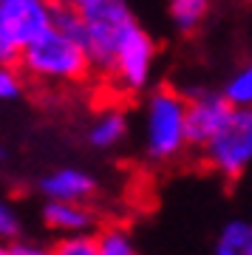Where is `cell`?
Wrapping results in <instances>:
<instances>
[{"instance_id": "ba28073f", "label": "cell", "mask_w": 252, "mask_h": 255, "mask_svg": "<svg viewBox=\"0 0 252 255\" xmlns=\"http://www.w3.org/2000/svg\"><path fill=\"white\" fill-rule=\"evenodd\" d=\"M45 199H57V201H88L97 190V179L88 170L80 167H60L54 173H48L40 182Z\"/></svg>"}, {"instance_id": "2e32d148", "label": "cell", "mask_w": 252, "mask_h": 255, "mask_svg": "<svg viewBox=\"0 0 252 255\" xmlns=\"http://www.w3.org/2000/svg\"><path fill=\"white\" fill-rule=\"evenodd\" d=\"M23 94V71L14 63H0V102H11Z\"/></svg>"}, {"instance_id": "6da1fadb", "label": "cell", "mask_w": 252, "mask_h": 255, "mask_svg": "<svg viewBox=\"0 0 252 255\" xmlns=\"http://www.w3.org/2000/svg\"><path fill=\"white\" fill-rule=\"evenodd\" d=\"M17 63L26 77L37 82H48V85L82 82L94 71L82 40L57 26L51 31H45L40 40H34L31 46L23 48Z\"/></svg>"}, {"instance_id": "5b68a950", "label": "cell", "mask_w": 252, "mask_h": 255, "mask_svg": "<svg viewBox=\"0 0 252 255\" xmlns=\"http://www.w3.org/2000/svg\"><path fill=\"white\" fill-rule=\"evenodd\" d=\"M156 63V43L139 23L125 34V40L119 43V51L111 65V80L117 82L125 94H136L147 88L150 74H153Z\"/></svg>"}, {"instance_id": "5bb4252c", "label": "cell", "mask_w": 252, "mask_h": 255, "mask_svg": "<svg viewBox=\"0 0 252 255\" xmlns=\"http://www.w3.org/2000/svg\"><path fill=\"white\" fill-rule=\"evenodd\" d=\"M97 255H139L125 227H105L97 236Z\"/></svg>"}, {"instance_id": "4fadbf2b", "label": "cell", "mask_w": 252, "mask_h": 255, "mask_svg": "<svg viewBox=\"0 0 252 255\" xmlns=\"http://www.w3.org/2000/svg\"><path fill=\"white\" fill-rule=\"evenodd\" d=\"M224 97L233 102V108H252V60L227 80Z\"/></svg>"}, {"instance_id": "3957f363", "label": "cell", "mask_w": 252, "mask_h": 255, "mask_svg": "<svg viewBox=\"0 0 252 255\" xmlns=\"http://www.w3.org/2000/svg\"><path fill=\"white\" fill-rule=\"evenodd\" d=\"M144 153L150 162H170L187 145V100L159 88L144 102Z\"/></svg>"}, {"instance_id": "e0dca14e", "label": "cell", "mask_w": 252, "mask_h": 255, "mask_svg": "<svg viewBox=\"0 0 252 255\" xmlns=\"http://www.w3.org/2000/svg\"><path fill=\"white\" fill-rule=\"evenodd\" d=\"M20 233V219L6 199H0V241H11Z\"/></svg>"}, {"instance_id": "52a82bcc", "label": "cell", "mask_w": 252, "mask_h": 255, "mask_svg": "<svg viewBox=\"0 0 252 255\" xmlns=\"http://www.w3.org/2000/svg\"><path fill=\"white\" fill-rule=\"evenodd\" d=\"M233 114V102L221 94L201 91L187 102V145L204 147Z\"/></svg>"}, {"instance_id": "277c9868", "label": "cell", "mask_w": 252, "mask_h": 255, "mask_svg": "<svg viewBox=\"0 0 252 255\" xmlns=\"http://www.w3.org/2000/svg\"><path fill=\"white\" fill-rule=\"evenodd\" d=\"M204 162L224 179H238L252 167V108H233L221 130L210 139Z\"/></svg>"}, {"instance_id": "ac0fdd59", "label": "cell", "mask_w": 252, "mask_h": 255, "mask_svg": "<svg viewBox=\"0 0 252 255\" xmlns=\"http://www.w3.org/2000/svg\"><path fill=\"white\" fill-rule=\"evenodd\" d=\"M17 57H20V48L9 40L6 28L0 23V63H17Z\"/></svg>"}, {"instance_id": "7c38bea8", "label": "cell", "mask_w": 252, "mask_h": 255, "mask_svg": "<svg viewBox=\"0 0 252 255\" xmlns=\"http://www.w3.org/2000/svg\"><path fill=\"white\" fill-rule=\"evenodd\" d=\"M210 11V0H167V14L181 34L196 31Z\"/></svg>"}, {"instance_id": "30bf717a", "label": "cell", "mask_w": 252, "mask_h": 255, "mask_svg": "<svg viewBox=\"0 0 252 255\" xmlns=\"http://www.w3.org/2000/svg\"><path fill=\"white\" fill-rule=\"evenodd\" d=\"M125 136H127V117L117 108L102 111L88 128V142L99 150L117 147L119 142H125Z\"/></svg>"}, {"instance_id": "44dd1931", "label": "cell", "mask_w": 252, "mask_h": 255, "mask_svg": "<svg viewBox=\"0 0 252 255\" xmlns=\"http://www.w3.org/2000/svg\"><path fill=\"white\" fill-rule=\"evenodd\" d=\"M57 3H65V6H74V3H77V0H57Z\"/></svg>"}, {"instance_id": "9c48e42d", "label": "cell", "mask_w": 252, "mask_h": 255, "mask_svg": "<svg viewBox=\"0 0 252 255\" xmlns=\"http://www.w3.org/2000/svg\"><path fill=\"white\" fill-rule=\"evenodd\" d=\"M43 224L60 236H77L94 227V213L85 207V201H57L45 199L43 204Z\"/></svg>"}, {"instance_id": "9a60e30c", "label": "cell", "mask_w": 252, "mask_h": 255, "mask_svg": "<svg viewBox=\"0 0 252 255\" xmlns=\"http://www.w3.org/2000/svg\"><path fill=\"white\" fill-rule=\"evenodd\" d=\"M54 255H97V236L91 233H77V236H63L51 247Z\"/></svg>"}, {"instance_id": "ffe728a7", "label": "cell", "mask_w": 252, "mask_h": 255, "mask_svg": "<svg viewBox=\"0 0 252 255\" xmlns=\"http://www.w3.org/2000/svg\"><path fill=\"white\" fill-rule=\"evenodd\" d=\"M0 255H14V250H11V244H0Z\"/></svg>"}, {"instance_id": "d6986e66", "label": "cell", "mask_w": 252, "mask_h": 255, "mask_svg": "<svg viewBox=\"0 0 252 255\" xmlns=\"http://www.w3.org/2000/svg\"><path fill=\"white\" fill-rule=\"evenodd\" d=\"M14 255H54L51 250H45V247H34V244H11Z\"/></svg>"}, {"instance_id": "8992f818", "label": "cell", "mask_w": 252, "mask_h": 255, "mask_svg": "<svg viewBox=\"0 0 252 255\" xmlns=\"http://www.w3.org/2000/svg\"><path fill=\"white\" fill-rule=\"evenodd\" d=\"M54 20L57 0H0V23L20 51L51 31Z\"/></svg>"}, {"instance_id": "7a4b0ae2", "label": "cell", "mask_w": 252, "mask_h": 255, "mask_svg": "<svg viewBox=\"0 0 252 255\" xmlns=\"http://www.w3.org/2000/svg\"><path fill=\"white\" fill-rule=\"evenodd\" d=\"M74 9L82 20V46L94 71L111 74L119 43L136 26V14L127 0H77Z\"/></svg>"}, {"instance_id": "8fae6325", "label": "cell", "mask_w": 252, "mask_h": 255, "mask_svg": "<svg viewBox=\"0 0 252 255\" xmlns=\"http://www.w3.org/2000/svg\"><path fill=\"white\" fill-rule=\"evenodd\" d=\"M216 255H252V221H227L216 238Z\"/></svg>"}]
</instances>
